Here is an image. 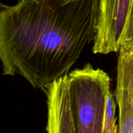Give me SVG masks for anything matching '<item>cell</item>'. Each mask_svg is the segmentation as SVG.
I'll return each instance as SVG.
<instances>
[{"label":"cell","instance_id":"277c9868","mask_svg":"<svg viewBox=\"0 0 133 133\" xmlns=\"http://www.w3.org/2000/svg\"><path fill=\"white\" fill-rule=\"evenodd\" d=\"M115 96L119 110L115 133H133V52L119 51Z\"/></svg>","mask_w":133,"mask_h":133},{"label":"cell","instance_id":"ba28073f","mask_svg":"<svg viewBox=\"0 0 133 133\" xmlns=\"http://www.w3.org/2000/svg\"><path fill=\"white\" fill-rule=\"evenodd\" d=\"M65 2H69V1H74V0H65Z\"/></svg>","mask_w":133,"mask_h":133},{"label":"cell","instance_id":"7a4b0ae2","mask_svg":"<svg viewBox=\"0 0 133 133\" xmlns=\"http://www.w3.org/2000/svg\"><path fill=\"white\" fill-rule=\"evenodd\" d=\"M76 133H104L111 79L90 64L66 75Z\"/></svg>","mask_w":133,"mask_h":133},{"label":"cell","instance_id":"3957f363","mask_svg":"<svg viewBox=\"0 0 133 133\" xmlns=\"http://www.w3.org/2000/svg\"><path fill=\"white\" fill-rule=\"evenodd\" d=\"M132 3L133 0H98V21L94 53L107 55L119 52L120 41Z\"/></svg>","mask_w":133,"mask_h":133},{"label":"cell","instance_id":"52a82bcc","mask_svg":"<svg viewBox=\"0 0 133 133\" xmlns=\"http://www.w3.org/2000/svg\"><path fill=\"white\" fill-rule=\"evenodd\" d=\"M119 51L133 52V3L128 21L120 41Z\"/></svg>","mask_w":133,"mask_h":133},{"label":"cell","instance_id":"8992f818","mask_svg":"<svg viewBox=\"0 0 133 133\" xmlns=\"http://www.w3.org/2000/svg\"><path fill=\"white\" fill-rule=\"evenodd\" d=\"M117 102L115 100V96L111 91L108 97L107 101V108L104 118V133H115L116 130V117H115V110H116Z\"/></svg>","mask_w":133,"mask_h":133},{"label":"cell","instance_id":"6da1fadb","mask_svg":"<svg viewBox=\"0 0 133 133\" xmlns=\"http://www.w3.org/2000/svg\"><path fill=\"white\" fill-rule=\"evenodd\" d=\"M98 0H20L1 4L2 74L47 92L97 35Z\"/></svg>","mask_w":133,"mask_h":133},{"label":"cell","instance_id":"5b68a950","mask_svg":"<svg viewBox=\"0 0 133 133\" xmlns=\"http://www.w3.org/2000/svg\"><path fill=\"white\" fill-rule=\"evenodd\" d=\"M48 104V133H76L66 76L55 82L45 93Z\"/></svg>","mask_w":133,"mask_h":133}]
</instances>
